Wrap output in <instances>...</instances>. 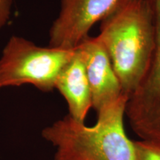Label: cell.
<instances>
[{"instance_id":"obj_9","label":"cell","mask_w":160,"mask_h":160,"mask_svg":"<svg viewBox=\"0 0 160 160\" xmlns=\"http://www.w3.org/2000/svg\"><path fill=\"white\" fill-rule=\"evenodd\" d=\"M13 0H0V29L8 21L11 13Z\"/></svg>"},{"instance_id":"obj_5","label":"cell","mask_w":160,"mask_h":160,"mask_svg":"<svg viewBox=\"0 0 160 160\" xmlns=\"http://www.w3.org/2000/svg\"><path fill=\"white\" fill-rule=\"evenodd\" d=\"M119 0H62L61 10L50 31L49 46L76 48L92 26L102 21Z\"/></svg>"},{"instance_id":"obj_8","label":"cell","mask_w":160,"mask_h":160,"mask_svg":"<svg viewBox=\"0 0 160 160\" xmlns=\"http://www.w3.org/2000/svg\"><path fill=\"white\" fill-rule=\"evenodd\" d=\"M135 160H160V145L149 141H133Z\"/></svg>"},{"instance_id":"obj_6","label":"cell","mask_w":160,"mask_h":160,"mask_svg":"<svg viewBox=\"0 0 160 160\" xmlns=\"http://www.w3.org/2000/svg\"><path fill=\"white\" fill-rule=\"evenodd\" d=\"M82 54L92 95V107L97 111L119 99L122 93L109 56L97 37H88L77 46Z\"/></svg>"},{"instance_id":"obj_1","label":"cell","mask_w":160,"mask_h":160,"mask_svg":"<svg viewBox=\"0 0 160 160\" xmlns=\"http://www.w3.org/2000/svg\"><path fill=\"white\" fill-rule=\"evenodd\" d=\"M101 22L97 38L109 56L122 93L129 97L145 75L154 50L151 5L148 0H119Z\"/></svg>"},{"instance_id":"obj_4","label":"cell","mask_w":160,"mask_h":160,"mask_svg":"<svg viewBox=\"0 0 160 160\" xmlns=\"http://www.w3.org/2000/svg\"><path fill=\"white\" fill-rule=\"evenodd\" d=\"M148 2L154 22V50L145 75L129 96L125 114L142 140L160 145V0Z\"/></svg>"},{"instance_id":"obj_7","label":"cell","mask_w":160,"mask_h":160,"mask_svg":"<svg viewBox=\"0 0 160 160\" xmlns=\"http://www.w3.org/2000/svg\"><path fill=\"white\" fill-rule=\"evenodd\" d=\"M68 102L69 116L75 121L85 123L92 107V95L82 52L77 47L73 57L60 71L55 84Z\"/></svg>"},{"instance_id":"obj_3","label":"cell","mask_w":160,"mask_h":160,"mask_svg":"<svg viewBox=\"0 0 160 160\" xmlns=\"http://www.w3.org/2000/svg\"><path fill=\"white\" fill-rule=\"evenodd\" d=\"M75 48L40 47L13 36L0 59V89L31 84L43 92L51 91L60 71L73 57Z\"/></svg>"},{"instance_id":"obj_2","label":"cell","mask_w":160,"mask_h":160,"mask_svg":"<svg viewBox=\"0 0 160 160\" xmlns=\"http://www.w3.org/2000/svg\"><path fill=\"white\" fill-rule=\"evenodd\" d=\"M128 97L122 94L97 113L93 127L68 115L42 131L57 148L55 160H135L133 141L124 128Z\"/></svg>"}]
</instances>
